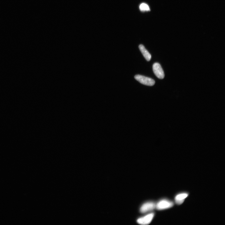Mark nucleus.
<instances>
[{"label": "nucleus", "instance_id": "f257e3e1", "mask_svg": "<svg viewBox=\"0 0 225 225\" xmlns=\"http://www.w3.org/2000/svg\"><path fill=\"white\" fill-rule=\"evenodd\" d=\"M173 202L167 199L160 200L156 205V208L159 210L171 208L174 206Z\"/></svg>", "mask_w": 225, "mask_h": 225}, {"label": "nucleus", "instance_id": "f03ea898", "mask_svg": "<svg viewBox=\"0 0 225 225\" xmlns=\"http://www.w3.org/2000/svg\"><path fill=\"white\" fill-rule=\"evenodd\" d=\"M135 79L141 83L149 86H153L155 84L154 80L153 79L140 75H136Z\"/></svg>", "mask_w": 225, "mask_h": 225}, {"label": "nucleus", "instance_id": "7ed1b4c3", "mask_svg": "<svg viewBox=\"0 0 225 225\" xmlns=\"http://www.w3.org/2000/svg\"><path fill=\"white\" fill-rule=\"evenodd\" d=\"M153 72L156 76L160 79H163L165 77V74L163 69L160 65L158 63H154L153 66Z\"/></svg>", "mask_w": 225, "mask_h": 225}, {"label": "nucleus", "instance_id": "20e7f679", "mask_svg": "<svg viewBox=\"0 0 225 225\" xmlns=\"http://www.w3.org/2000/svg\"><path fill=\"white\" fill-rule=\"evenodd\" d=\"M154 213H151L143 217L138 218L137 220V223L140 224L146 225L149 224L151 222L154 217Z\"/></svg>", "mask_w": 225, "mask_h": 225}, {"label": "nucleus", "instance_id": "39448f33", "mask_svg": "<svg viewBox=\"0 0 225 225\" xmlns=\"http://www.w3.org/2000/svg\"><path fill=\"white\" fill-rule=\"evenodd\" d=\"M155 204L153 202H148L144 204L141 207L140 212L142 213H146L151 211L156 208Z\"/></svg>", "mask_w": 225, "mask_h": 225}, {"label": "nucleus", "instance_id": "423d86ee", "mask_svg": "<svg viewBox=\"0 0 225 225\" xmlns=\"http://www.w3.org/2000/svg\"><path fill=\"white\" fill-rule=\"evenodd\" d=\"M188 195V194L187 193H182L177 194L175 197L176 203L178 205L182 204Z\"/></svg>", "mask_w": 225, "mask_h": 225}, {"label": "nucleus", "instance_id": "0eeeda50", "mask_svg": "<svg viewBox=\"0 0 225 225\" xmlns=\"http://www.w3.org/2000/svg\"><path fill=\"white\" fill-rule=\"evenodd\" d=\"M139 48L146 60L148 61H150L151 58V56L145 47H144V46L142 44H140L139 46Z\"/></svg>", "mask_w": 225, "mask_h": 225}, {"label": "nucleus", "instance_id": "6e6552de", "mask_svg": "<svg viewBox=\"0 0 225 225\" xmlns=\"http://www.w3.org/2000/svg\"><path fill=\"white\" fill-rule=\"evenodd\" d=\"M140 9L143 12L150 10L149 6L147 4L144 3H142L140 5Z\"/></svg>", "mask_w": 225, "mask_h": 225}]
</instances>
